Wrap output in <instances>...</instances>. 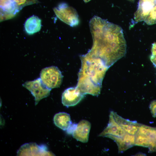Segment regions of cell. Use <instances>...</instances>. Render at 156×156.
Wrapping results in <instances>:
<instances>
[{"mask_svg": "<svg viewBox=\"0 0 156 156\" xmlns=\"http://www.w3.org/2000/svg\"><path fill=\"white\" fill-rule=\"evenodd\" d=\"M89 27L93 44L88 53L101 59L109 68L125 55L127 45L120 27L95 16Z\"/></svg>", "mask_w": 156, "mask_h": 156, "instance_id": "6da1fadb", "label": "cell"}, {"mask_svg": "<svg viewBox=\"0 0 156 156\" xmlns=\"http://www.w3.org/2000/svg\"><path fill=\"white\" fill-rule=\"evenodd\" d=\"M81 66L78 72L77 86L85 95L98 96L108 67L100 58L88 53L81 55Z\"/></svg>", "mask_w": 156, "mask_h": 156, "instance_id": "7a4b0ae2", "label": "cell"}, {"mask_svg": "<svg viewBox=\"0 0 156 156\" xmlns=\"http://www.w3.org/2000/svg\"><path fill=\"white\" fill-rule=\"evenodd\" d=\"M133 18L135 24L142 21L148 25L156 24V0H139Z\"/></svg>", "mask_w": 156, "mask_h": 156, "instance_id": "3957f363", "label": "cell"}, {"mask_svg": "<svg viewBox=\"0 0 156 156\" xmlns=\"http://www.w3.org/2000/svg\"><path fill=\"white\" fill-rule=\"evenodd\" d=\"M63 76L58 68L52 66L43 69L40 73V78L49 88H57L61 85Z\"/></svg>", "mask_w": 156, "mask_h": 156, "instance_id": "277c9868", "label": "cell"}, {"mask_svg": "<svg viewBox=\"0 0 156 156\" xmlns=\"http://www.w3.org/2000/svg\"><path fill=\"white\" fill-rule=\"evenodd\" d=\"M57 17L61 20L72 27L79 24V16L74 8L65 3L60 4L53 9Z\"/></svg>", "mask_w": 156, "mask_h": 156, "instance_id": "5b68a950", "label": "cell"}, {"mask_svg": "<svg viewBox=\"0 0 156 156\" xmlns=\"http://www.w3.org/2000/svg\"><path fill=\"white\" fill-rule=\"evenodd\" d=\"M22 85L34 96L36 105L41 100L48 96L51 90L43 83L40 78L32 81H27Z\"/></svg>", "mask_w": 156, "mask_h": 156, "instance_id": "8992f818", "label": "cell"}, {"mask_svg": "<svg viewBox=\"0 0 156 156\" xmlns=\"http://www.w3.org/2000/svg\"><path fill=\"white\" fill-rule=\"evenodd\" d=\"M18 156H52V153L48 151L44 145H38L33 142L22 145L17 152Z\"/></svg>", "mask_w": 156, "mask_h": 156, "instance_id": "52a82bcc", "label": "cell"}, {"mask_svg": "<svg viewBox=\"0 0 156 156\" xmlns=\"http://www.w3.org/2000/svg\"><path fill=\"white\" fill-rule=\"evenodd\" d=\"M85 95L77 86L70 87L66 89L62 93V103L67 107L75 106L82 100Z\"/></svg>", "mask_w": 156, "mask_h": 156, "instance_id": "ba28073f", "label": "cell"}, {"mask_svg": "<svg viewBox=\"0 0 156 156\" xmlns=\"http://www.w3.org/2000/svg\"><path fill=\"white\" fill-rule=\"evenodd\" d=\"M113 112V111L110 112L108 125L99 134V136L107 137L108 136L111 135L122 137L127 133L115 120Z\"/></svg>", "mask_w": 156, "mask_h": 156, "instance_id": "9c48e42d", "label": "cell"}, {"mask_svg": "<svg viewBox=\"0 0 156 156\" xmlns=\"http://www.w3.org/2000/svg\"><path fill=\"white\" fill-rule=\"evenodd\" d=\"M91 127V123L88 121L82 120L76 125L72 133L73 137L77 141L87 142Z\"/></svg>", "mask_w": 156, "mask_h": 156, "instance_id": "30bf717a", "label": "cell"}, {"mask_svg": "<svg viewBox=\"0 0 156 156\" xmlns=\"http://www.w3.org/2000/svg\"><path fill=\"white\" fill-rule=\"evenodd\" d=\"M107 138L114 140L118 145V152L122 153L135 145V136L127 133L123 137L109 135Z\"/></svg>", "mask_w": 156, "mask_h": 156, "instance_id": "8fae6325", "label": "cell"}, {"mask_svg": "<svg viewBox=\"0 0 156 156\" xmlns=\"http://www.w3.org/2000/svg\"><path fill=\"white\" fill-rule=\"evenodd\" d=\"M113 114L116 121L128 134L135 135L141 125L136 121H131L124 119L114 111Z\"/></svg>", "mask_w": 156, "mask_h": 156, "instance_id": "7c38bea8", "label": "cell"}, {"mask_svg": "<svg viewBox=\"0 0 156 156\" xmlns=\"http://www.w3.org/2000/svg\"><path fill=\"white\" fill-rule=\"evenodd\" d=\"M137 133L145 135L149 140V152H156V127L141 125Z\"/></svg>", "mask_w": 156, "mask_h": 156, "instance_id": "4fadbf2b", "label": "cell"}, {"mask_svg": "<svg viewBox=\"0 0 156 156\" xmlns=\"http://www.w3.org/2000/svg\"><path fill=\"white\" fill-rule=\"evenodd\" d=\"M41 21L38 16L33 15L26 21L24 24L25 30L28 34L31 35L39 31L41 27Z\"/></svg>", "mask_w": 156, "mask_h": 156, "instance_id": "5bb4252c", "label": "cell"}, {"mask_svg": "<svg viewBox=\"0 0 156 156\" xmlns=\"http://www.w3.org/2000/svg\"><path fill=\"white\" fill-rule=\"evenodd\" d=\"M53 121L56 126L64 131L67 130L72 124L70 115L64 112L56 114L54 116Z\"/></svg>", "mask_w": 156, "mask_h": 156, "instance_id": "9a60e30c", "label": "cell"}, {"mask_svg": "<svg viewBox=\"0 0 156 156\" xmlns=\"http://www.w3.org/2000/svg\"><path fill=\"white\" fill-rule=\"evenodd\" d=\"M135 136V145L148 148L149 147V140L145 135L137 133Z\"/></svg>", "mask_w": 156, "mask_h": 156, "instance_id": "2e32d148", "label": "cell"}, {"mask_svg": "<svg viewBox=\"0 0 156 156\" xmlns=\"http://www.w3.org/2000/svg\"><path fill=\"white\" fill-rule=\"evenodd\" d=\"M12 0L19 11L25 6L40 3V2L38 0Z\"/></svg>", "mask_w": 156, "mask_h": 156, "instance_id": "e0dca14e", "label": "cell"}, {"mask_svg": "<svg viewBox=\"0 0 156 156\" xmlns=\"http://www.w3.org/2000/svg\"><path fill=\"white\" fill-rule=\"evenodd\" d=\"M151 51L152 54L150 57V60L156 68V42L152 44Z\"/></svg>", "mask_w": 156, "mask_h": 156, "instance_id": "ac0fdd59", "label": "cell"}, {"mask_svg": "<svg viewBox=\"0 0 156 156\" xmlns=\"http://www.w3.org/2000/svg\"><path fill=\"white\" fill-rule=\"evenodd\" d=\"M149 108L153 116L156 117V100H154L151 102Z\"/></svg>", "mask_w": 156, "mask_h": 156, "instance_id": "d6986e66", "label": "cell"}, {"mask_svg": "<svg viewBox=\"0 0 156 156\" xmlns=\"http://www.w3.org/2000/svg\"><path fill=\"white\" fill-rule=\"evenodd\" d=\"M84 2L86 3H87L90 1L91 0H83Z\"/></svg>", "mask_w": 156, "mask_h": 156, "instance_id": "ffe728a7", "label": "cell"}, {"mask_svg": "<svg viewBox=\"0 0 156 156\" xmlns=\"http://www.w3.org/2000/svg\"><path fill=\"white\" fill-rule=\"evenodd\" d=\"M128 1H131V2H133L135 0H127Z\"/></svg>", "mask_w": 156, "mask_h": 156, "instance_id": "44dd1931", "label": "cell"}]
</instances>
